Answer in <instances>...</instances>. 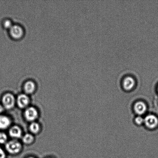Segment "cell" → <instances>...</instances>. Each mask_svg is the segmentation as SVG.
<instances>
[{
	"instance_id": "6da1fadb",
	"label": "cell",
	"mask_w": 158,
	"mask_h": 158,
	"mask_svg": "<svg viewBox=\"0 0 158 158\" xmlns=\"http://www.w3.org/2000/svg\"><path fill=\"white\" fill-rule=\"evenodd\" d=\"M5 147L6 152L12 155H16L19 154L23 149L22 145L21 142L18 140L15 139L8 141Z\"/></svg>"
},
{
	"instance_id": "7a4b0ae2",
	"label": "cell",
	"mask_w": 158,
	"mask_h": 158,
	"mask_svg": "<svg viewBox=\"0 0 158 158\" xmlns=\"http://www.w3.org/2000/svg\"><path fill=\"white\" fill-rule=\"evenodd\" d=\"M1 104L5 110H12L16 105V98L11 93H6L2 97Z\"/></svg>"
},
{
	"instance_id": "3957f363",
	"label": "cell",
	"mask_w": 158,
	"mask_h": 158,
	"mask_svg": "<svg viewBox=\"0 0 158 158\" xmlns=\"http://www.w3.org/2000/svg\"><path fill=\"white\" fill-rule=\"evenodd\" d=\"M38 111L34 106H29L24 110V116L25 120L30 123L36 122L39 117Z\"/></svg>"
},
{
	"instance_id": "277c9868",
	"label": "cell",
	"mask_w": 158,
	"mask_h": 158,
	"mask_svg": "<svg viewBox=\"0 0 158 158\" xmlns=\"http://www.w3.org/2000/svg\"><path fill=\"white\" fill-rule=\"evenodd\" d=\"M9 31L11 38L15 40L21 39L24 35V29L20 25L13 24Z\"/></svg>"
},
{
	"instance_id": "5b68a950",
	"label": "cell",
	"mask_w": 158,
	"mask_h": 158,
	"mask_svg": "<svg viewBox=\"0 0 158 158\" xmlns=\"http://www.w3.org/2000/svg\"><path fill=\"white\" fill-rule=\"evenodd\" d=\"M30 103L29 95L24 93L19 94L16 98V104L20 109H25L29 106Z\"/></svg>"
},
{
	"instance_id": "8992f818",
	"label": "cell",
	"mask_w": 158,
	"mask_h": 158,
	"mask_svg": "<svg viewBox=\"0 0 158 158\" xmlns=\"http://www.w3.org/2000/svg\"><path fill=\"white\" fill-rule=\"evenodd\" d=\"M9 135L12 139L18 140L23 136L22 130L18 125H13L9 128Z\"/></svg>"
},
{
	"instance_id": "52a82bcc",
	"label": "cell",
	"mask_w": 158,
	"mask_h": 158,
	"mask_svg": "<svg viewBox=\"0 0 158 158\" xmlns=\"http://www.w3.org/2000/svg\"><path fill=\"white\" fill-rule=\"evenodd\" d=\"M36 83L31 80L27 81L23 85V90L24 94L28 95L33 94L36 91Z\"/></svg>"
},
{
	"instance_id": "ba28073f",
	"label": "cell",
	"mask_w": 158,
	"mask_h": 158,
	"mask_svg": "<svg viewBox=\"0 0 158 158\" xmlns=\"http://www.w3.org/2000/svg\"><path fill=\"white\" fill-rule=\"evenodd\" d=\"M11 123L10 118L4 114H0V130L4 131L9 128Z\"/></svg>"
},
{
	"instance_id": "9c48e42d",
	"label": "cell",
	"mask_w": 158,
	"mask_h": 158,
	"mask_svg": "<svg viewBox=\"0 0 158 158\" xmlns=\"http://www.w3.org/2000/svg\"><path fill=\"white\" fill-rule=\"evenodd\" d=\"M144 122L145 125L148 127L153 128L157 126L158 124V120L156 116L150 114L145 117Z\"/></svg>"
},
{
	"instance_id": "30bf717a",
	"label": "cell",
	"mask_w": 158,
	"mask_h": 158,
	"mask_svg": "<svg viewBox=\"0 0 158 158\" xmlns=\"http://www.w3.org/2000/svg\"><path fill=\"white\" fill-rule=\"evenodd\" d=\"M29 129L31 134L35 135L40 132L41 130V125L36 122H31L29 125Z\"/></svg>"
},
{
	"instance_id": "8fae6325",
	"label": "cell",
	"mask_w": 158,
	"mask_h": 158,
	"mask_svg": "<svg viewBox=\"0 0 158 158\" xmlns=\"http://www.w3.org/2000/svg\"><path fill=\"white\" fill-rule=\"evenodd\" d=\"M22 141L26 145L32 144L35 142V137L34 135L31 133H27L24 135L21 138Z\"/></svg>"
},
{
	"instance_id": "7c38bea8",
	"label": "cell",
	"mask_w": 158,
	"mask_h": 158,
	"mask_svg": "<svg viewBox=\"0 0 158 158\" xmlns=\"http://www.w3.org/2000/svg\"><path fill=\"white\" fill-rule=\"evenodd\" d=\"M135 83V82L134 78L131 77H127L123 80V87L125 89L129 90L134 86Z\"/></svg>"
},
{
	"instance_id": "4fadbf2b",
	"label": "cell",
	"mask_w": 158,
	"mask_h": 158,
	"mask_svg": "<svg viewBox=\"0 0 158 158\" xmlns=\"http://www.w3.org/2000/svg\"><path fill=\"white\" fill-rule=\"evenodd\" d=\"M135 112L139 114H142L145 112L146 110V105L142 102H138L135 104L134 106Z\"/></svg>"
},
{
	"instance_id": "5bb4252c",
	"label": "cell",
	"mask_w": 158,
	"mask_h": 158,
	"mask_svg": "<svg viewBox=\"0 0 158 158\" xmlns=\"http://www.w3.org/2000/svg\"><path fill=\"white\" fill-rule=\"evenodd\" d=\"M2 25L4 28L9 30L13 26V24L11 20L9 19H5L3 20Z\"/></svg>"
},
{
	"instance_id": "9a60e30c",
	"label": "cell",
	"mask_w": 158,
	"mask_h": 158,
	"mask_svg": "<svg viewBox=\"0 0 158 158\" xmlns=\"http://www.w3.org/2000/svg\"><path fill=\"white\" fill-rule=\"evenodd\" d=\"M8 142L7 134L2 131H0V145H5Z\"/></svg>"
},
{
	"instance_id": "2e32d148",
	"label": "cell",
	"mask_w": 158,
	"mask_h": 158,
	"mask_svg": "<svg viewBox=\"0 0 158 158\" xmlns=\"http://www.w3.org/2000/svg\"><path fill=\"white\" fill-rule=\"evenodd\" d=\"M135 121L137 124L141 125L144 122V119L142 118V117H138L135 118Z\"/></svg>"
},
{
	"instance_id": "e0dca14e",
	"label": "cell",
	"mask_w": 158,
	"mask_h": 158,
	"mask_svg": "<svg viewBox=\"0 0 158 158\" xmlns=\"http://www.w3.org/2000/svg\"><path fill=\"white\" fill-rule=\"evenodd\" d=\"M6 154L5 151L0 147V158H6Z\"/></svg>"
},
{
	"instance_id": "ac0fdd59",
	"label": "cell",
	"mask_w": 158,
	"mask_h": 158,
	"mask_svg": "<svg viewBox=\"0 0 158 158\" xmlns=\"http://www.w3.org/2000/svg\"><path fill=\"white\" fill-rule=\"evenodd\" d=\"M5 110H6L5 109L4 107L3 106L1 103H0V114H2V113L4 112Z\"/></svg>"
},
{
	"instance_id": "d6986e66",
	"label": "cell",
	"mask_w": 158,
	"mask_h": 158,
	"mask_svg": "<svg viewBox=\"0 0 158 158\" xmlns=\"http://www.w3.org/2000/svg\"><path fill=\"white\" fill-rule=\"evenodd\" d=\"M36 158L35 157H28L27 158Z\"/></svg>"
},
{
	"instance_id": "ffe728a7",
	"label": "cell",
	"mask_w": 158,
	"mask_h": 158,
	"mask_svg": "<svg viewBox=\"0 0 158 158\" xmlns=\"http://www.w3.org/2000/svg\"></svg>"
},
{
	"instance_id": "44dd1931",
	"label": "cell",
	"mask_w": 158,
	"mask_h": 158,
	"mask_svg": "<svg viewBox=\"0 0 158 158\" xmlns=\"http://www.w3.org/2000/svg\"></svg>"
}]
</instances>
